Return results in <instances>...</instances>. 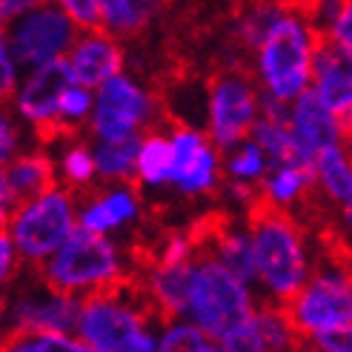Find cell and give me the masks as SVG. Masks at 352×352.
Here are the masks:
<instances>
[{
	"instance_id": "cell-1",
	"label": "cell",
	"mask_w": 352,
	"mask_h": 352,
	"mask_svg": "<svg viewBox=\"0 0 352 352\" xmlns=\"http://www.w3.org/2000/svg\"><path fill=\"white\" fill-rule=\"evenodd\" d=\"M321 49L324 38L309 9L284 6L270 38L250 55V75L267 100L292 107L298 98L312 92V75Z\"/></svg>"
},
{
	"instance_id": "cell-2",
	"label": "cell",
	"mask_w": 352,
	"mask_h": 352,
	"mask_svg": "<svg viewBox=\"0 0 352 352\" xmlns=\"http://www.w3.org/2000/svg\"><path fill=\"white\" fill-rule=\"evenodd\" d=\"M255 250V292L261 301L287 307L318 267V252L295 215L258 209L246 218Z\"/></svg>"
},
{
	"instance_id": "cell-3",
	"label": "cell",
	"mask_w": 352,
	"mask_h": 352,
	"mask_svg": "<svg viewBox=\"0 0 352 352\" xmlns=\"http://www.w3.org/2000/svg\"><path fill=\"white\" fill-rule=\"evenodd\" d=\"M34 275L52 289L72 295L78 301H89L95 295L135 280V263L120 241L78 230Z\"/></svg>"
},
{
	"instance_id": "cell-4",
	"label": "cell",
	"mask_w": 352,
	"mask_h": 352,
	"mask_svg": "<svg viewBox=\"0 0 352 352\" xmlns=\"http://www.w3.org/2000/svg\"><path fill=\"white\" fill-rule=\"evenodd\" d=\"M157 332L161 318L140 292L138 280H129L83 301L75 336L95 352H157Z\"/></svg>"
},
{
	"instance_id": "cell-5",
	"label": "cell",
	"mask_w": 352,
	"mask_h": 352,
	"mask_svg": "<svg viewBox=\"0 0 352 352\" xmlns=\"http://www.w3.org/2000/svg\"><path fill=\"white\" fill-rule=\"evenodd\" d=\"M261 307V298L250 280L235 275L230 267L206 250L189 270V304L186 318L198 324L206 336L221 341L232 327L246 321Z\"/></svg>"
},
{
	"instance_id": "cell-6",
	"label": "cell",
	"mask_w": 352,
	"mask_h": 352,
	"mask_svg": "<svg viewBox=\"0 0 352 352\" xmlns=\"http://www.w3.org/2000/svg\"><path fill=\"white\" fill-rule=\"evenodd\" d=\"M78 209H80V195L63 186H52L43 195L21 204L14 212H9L3 218V230L0 232L12 238L26 270L41 272L52 261V255L80 230Z\"/></svg>"
},
{
	"instance_id": "cell-7",
	"label": "cell",
	"mask_w": 352,
	"mask_h": 352,
	"mask_svg": "<svg viewBox=\"0 0 352 352\" xmlns=\"http://www.w3.org/2000/svg\"><path fill=\"white\" fill-rule=\"evenodd\" d=\"M164 103L149 83L135 72H123L95 92V115L86 129L92 144H118L138 140L157 129Z\"/></svg>"
},
{
	"instance_id": "cell-8",
	"label": "cell",
	"mask_w": 352,
	"mask_h": 352,
	"mask_svg": "<svg viewBox=\"0 0 352 352\" xmlns=\"http://www.w3.org/2000/svg\"><path fill=\"white\" fill-rule=\"evenodd\" d=\"M287 312L301 341H315L324 332L352 324V261L324 255Z\"/></svg>"
},
{
	"instance_id": "cell-9",
	"label": "cell",
	"mask_w": 352,
	"mask_h": 352,
	"mask_svg": "<svg viewBox=\"0 0 352 352\" xmlns=\"http://www.w3.org/2000/svg\"><path fill=\"white\" fill-rule=\"evenodd\" d=\"M263 112V95L250 72L223 69L206 80L204 89V132L221 152L250 140Z\"/></svg>"
},
{
	"instance_id": "cell-10",
	"label": "cell",
	"mask_w": 352,
	"mask_h": 352,
	"mask_svg": "<svg viewBox=\"0 0 352 352\" xmlns=\"http://www.w3.org/2000/svg\"><path fill=\"white\" fill-rule=\"evenodd\" d=\"M83 301L46 287L38 275L9 287L3 301L6 336H72Z\"/></svg>"
},
{
	"instance_id": "cell-11",
	"label": "cell",
	"mask_w": 352,
	"mask_h": 352,
	"mask_svg": "<svg viewBox=\"0 0 352 352\" xmlns=\"http://www.w3.org/2000/svg\"><path fill=\"white\" fill-rule=\"evenodd\" d=\"M172 146V189L181 198H209L223 189V152L212 144L201 123L175 120L166 126Z\"/></svg>"
},
{
	"instance_id": "cell-12",
	"label": "cell",
	"mask_w": 352,
	"mask_h": 352,
	"mask_svg": "<svg viewBox=\"0 0 352 352\" xmlns=\"http://www.w3.org/2000/svg\"><path fill=\"white\" fill-rule=\"evenodd\" d=\"M0 41L29 72V69L66 60L78 41V29L66 17L60 3H38L26 17L6 26Z\"/></svg>"
},
{
	"instance_id": "cell-13",
	"label": "cell",
	"mask_w": 352,
	"mask_h": 352,
	"mask_svg": "<svg viewBox=\"0 0 352 352\" xmlns=\"http://www.w3.org/2000/svg\"><path fill=\"white\" fill-rule=\"evenodd\" d=\"M72 83L75 80L69 75L66 60L29 69L21 86L9 98V112L29 129V135H38L43 144H49V140L60 138V126H58L60 98Z\"/></svg>"
},
{
	"instance_id": "cell-14",
	"label": "cell",
	"mask_w": 352,
	"mask_h": 352,
	"mask_svg": "<svg viewBox=\"0 0 352 352\" xmlns=\"http://www.w3.org/2000/svg\"><path fill=\"white\" fill-rule=\"evenodd\" d=\"M144 221V195L135 184H98L86 195H80L78 223L80 230L115 238L132 232Z\"/></svg>"
},
{
	"instance_id": "cell-15",
	"label": "cell",
	"mask_w": 352,
	"mask_h": 352,
	"mask_svg": "<svg viewBox=\"0 0 352 352\" xmlns=\"http://www.w3.org/2000/svg\"><path fill=\"white\" fill-rule=\"evenodd\" d=\"M69 75L78 86L98 92L100 86H107L118 75L129 72V55H126V43H120L112 38L109 32H86L78 34V41L66 58Z\"/></svg>"
},
{
	"instance_id": "cell-16",
	"label": "cell",
	"mask_w": 352,
	"mask_h": 352,
	"mask_svg": "<svg viewBox=\"0 0 352 352\" xmlns=\"http://www.w3.org/2000/svg\"><path fill=\"white\" fill-rule=\"evenodd\" d=\"M289 126L295 135L298 152H301L304 164H315L321 155L341 149L344 144V118L332 112L327 103L315 95L307 92L289 107Z\"/></svg>"
},
{
	"instance_id": "cell-17",
	"label": "cell",
	"mask_w": 352,
	"mask_h": 352,
	"mask_svg": "<svg viewBox=\"0 0 352 352\" xmlns=\"http://www.w3.org/2000/svg\"><path fill=\"white\" fill-rule=\"evenodd\" d=\"M58 186L55 161L46 146H32L0 169V215L14 212L21 204L32 201Z\"/></svg>"
},
{
	"instance_id": "cell-18",
	"label": "cell",
	"mask_w": 352,
	"mask_h": 352,
	"mask_svg": "<svg viewBox=\"0 0 352 352\" xmlns=\"http://www.w3.org/2000/svg\"><path fill=\"white\" fill-rule=\"evenodd\" d=\"M189 270L192 267H166V263L146 261L144 270L138 272V287L157 312L161 321L169 318H186L189 304Z\"/></svg>"
},
{
	"instance_id": "cell-19",
	"label": "cell",
	"mask_w": 352,
	"mask_h": 352,
	"mask_svg": "<svg viewBox=\"0 0 352 352\" xmlns=\"http://www.w3.org/2000/svg\"><path fill=\"white\" fill-rule=\"evenodd\" d=\"M52 161H55L58 186L86 195L98 186V161H95V144L86 135H63L46 144Z\"/></svg>"
},
{
	"instance_id": "cell-20",
	"label": "cell",
	"mask_w": 352,
	"mask_h": 352,
	"mask_svg": "<svg viewBox=\"0 0 352 352\" xmlns=\"http://www.w3.org/2000/svg\"><path fill=\"white\" fill-rule=\"evenodd\" d=\"M315 189V169L309 164H284V166H272L270 175L261 181V209L280 215H292L301 206L309 192Z\"/></svg>"
},
{
	"instance_id": "cell-21",
	"label": "cell",
	"mask_w": 352,
	"mask_h": 352,
	"mask_svg": "<svg viewBox=\"0 0 352 352\" xmlns=\"http://www.w3.org/2000/svg\"><path fill=\"white\" fill-rule=\"evenodd\" d=\"M312 92L341 118L352 115V58L324 46L312 75Z\"/></svg>"
},
{
	"instance_id": "cell-22",
	"label": "cell",
	"mask_w": 352,
	"mask_h": 352,
	"mask_svg": "<svg viewBox=\"0 0 352 352\" xmlns=\"http://www.w3.org/2000/svg\"><path fill=\"white\" fill-rule=\"evenodd\" d=\"M204 246L235 275L250 280V284L255 280V250H252L250 221H230V223L215 226V230L204 238Z\"/></svg>"
},
{
	"instance_id": "cell-23",
	"label": "cell",
	"mask_w": 352,
	"mask_h": 352,
	"mask_svg": "<svg viewBox=\"0 0 352 352\" xmlns=\"http://www.w3.org/2000/svg\"><path fill=\"white\" fill-rule=\"evenodd\" d=\"M252 140L267 152L272 166L301 161V152H298L295 135H292V126H289V107H284V103H275V100L263 98V112H261V120H258V126L252 132Z\"/></svg>"
},
{
	"instance_id": "cell-24",
	"label": "cell",
	"mask_w": 352,
	"mask_h": 352,
	"mask_svg": "<svg viewBox=\"0 0 352 352\" xmlns=\"http://www.w3.org/2000/svg\"><path fill=\"white\" fill-rule=\"evenodd\" d=\"M135 186L140 192H157L172 186V146L166 129H155L140 138Z\"/></svg>"
},
{
	"instance_id": "cell-25",
	"label": "cell",
	"mask_w": 352,
	"mask_h": 352,
	"mask_svg": "<svg viewBox=\"0 0 352 352\" xmlns=\"http://www.w3.org/2000/svg\"><path fill=\"white\" fill-rule=\"evenodd\" d=\"M161 14L155 0H103V32H109L120 43L140 38Z\"/></svg>"
},
{
	"instance_id": "cell-26",
	"label": "cell",
	"mask_w": 352,
	"mask_h": 352,
	"mask_svg": "<svg viewBox=\"0 0 352 352\" xmlns=\"http://www.w3.org/2000/svg\"><path fill=\"white\" fill-rule=\"evenodd\" d=\"M312 169H315V189L329 204L341 209L344 204L352 201V152L346 146L321 155L312 164Z\"/></svg>"
},
{
	"instance_id": "cell-27",
	"label": "cell",
	"mask_w": 352,
	"mask_h": 352,
	"mask_svg": "<svg viewBox=\"0 0 352 352\" xmlns=\"http://www.w3.org/2000/svg\"><path fill=\"white\" fill-rule=\"evenodd\" d=\"M315 26L321 29L324 46H332L352 58V0H324L309 6Z\"/></svg>"
},
{
	"instance_id": "cell-28",
	"label": "cell",
	"mask_w": 352,
	"mask_h": 352,
	"mask_svg": "<svg viewBox=\"0 0 352 352\" xmlns=\"http://www.w3.org/2000/svg\"><path fill=\"white\" fill-rule=\"evenodd\" d=\"M138 140H118V144H95L98 184H135L138 169Z\"/></svg>"
},
{
	"instance_id": "cell-29",
	"label": "cell",
	"mask_w": 352,
	"mask_h": 352,
	"mask_svg": "<svg viewBox=\"0 0 352 352\" xmlns=\"http://www.w3.org/2000/svg\"><path fill=\"white\" fill-rule=\"evenodd\" d=\"M272 164L267 152H263L255 140H243L235 149L223 152V178L230 184H246V186H261V181L270 175Z\"/></svg>"
},
{
	"instance_id": "cell-30",
	"label": "cell",
	"mask_w": 352,
	"mask_h": 352,
	"mask_svg": "<svg viewBox=\"0 0 352 352\" xmlns=\"http://www.w3.org/2000/svg\"><path fill=\"white\" fill-rule=\"evenodd\" d=\"M280 12H284V6L280 3H255V6H246L238 12L235 17V23H232V34H235V41L250 52H258L261 43L270 38V32L272 26L278 23V17Z\"/></svg>"
},
{
	"instance_id": "cell-31",
	"label": "cell",
	"mask_w": 352,
	"mask_h": 352,
	"mask_svg": "<svg viewBox=\"0 0 352 352\" xmlns=\"http://www.w3.org/2000/svg\"><path fill=\"white\" fill-rule=\"evenodd\" d=\"M157 352H221V344L189 318L161 321Z\"/></svg>"
},
{
	"instance_id": "cell-32",
	"label": "cell",
	"mask_w": 352,
	"mask_h": 352,
	"mask_svg": "<svg viewBox=\"0 0 352 352\" xmlns=\"http://www.w3.org/2000/svg\"><path fill=\"white\" fill-rule=\"evenodd\" d=\"M255 318H258L261 332H263V338H267L272 352H292L298 344H301V336H298L287 307L261 301V307L255 309Z\"/></svg>"
},
{
	"instance_id": "cell-33",
	"label": "cell",
	"mask_w": 352,
	"mask_h": 352,
	"mask_svg": "<svg viewBox=\"0 0 352 352\" xmlns=\"http://www.w3.org/2000/svg\"><path fill=\"white\" fill-rule=\"evenodd\" d=\"M95 115V92L86 86L72 83L60 98V112H58V126L63 135H83L89 129Z\"/></svg>"
},
{
	"instance_id": "cell-34",
	"label": "cell",
	"mask_w": 352,
	"mask_h": 352,
	"mask_svg": "<svg viewBox=\"0 0 352 352\" xmlns=\"http://www.w3.org/2000/svg\"><path fill=\"white\" fill-rule=\"evenodd\" d=\"M204 252V238L195 232H172L161 238L152 261L166 263V267H192L195 258Z\"/></svg>"
},
{
	"instance_id": "cell-35",
	"label": "cell",
	"mask_w": 352,
	"mask_h": 352,
	"mask_svg": "<svg viewBox=\"0 0 352 352\" xmlns=\"http://www.w3.org/2000/svg\"><path fill=\"white\" fill-rule=\"evenodd\" d=\"M218 344H221V352H272L267 338H263V332H261L255 312L246 321H241L238 327H232Z\"/></svg>"
},
{
	"instance_id": "cell-36",
	"label": "cell",
	"mask_w": 352,
	"mask_h": 352,
	"mask_svg": "<svg viewBox=\"0 0 352 352\" xmlns=\"http://www.w3.org/2000/svg\"><path fill=\"white\" fill-rule=\"evenodd\" d=\"M60 6L78 34L103 29V0H60Z\"/></svg>"
},
{
	"instance_id": "cell-37",
	"label": "cell",
	"mask_w": 352,
	"mask_h": 352,
	"mask_svg": "<svg viewBox=\"0 0 352 352\" xmlns=\"http://www.w3.org/2000/svg\"><path fill=\"white\" fill-rule=\"evenodd\" d=\"M26 132L29 129L12 112L0 115V166L12 164L17 155H23L29 149L26 146Z\"/></svg>"
},
{
	"instance_id": "cell-38",
	"label": "cell",
	"mask_w": 352,
	"mask_h": 352,
	"mask_svg": "<svg viewBox=\"0 0 352 352\" xmlns=\"http://www.w3.org/2000/svg\"><path fill=\"white\" fill-rule=\"evenodd\" d=\"M221 195H223L226 204L235 209V212H250V215H255L258 209H261V192H258V186L230 184V181H226L223 189H221Z\"/></svg>"
},
{
	"instance_id": "cell-39",
	"label": "cell",
	"mask_w": 352,
	"mask_h": 352,
	"mask_svg": "<svg viewBox=\"0 0 352 352\" xmlns=\"http://www.w3.org/2000/svg\"><path fill=\"white\" fill-rule=\"evenodd\" d=\"M23 270H26V263L21 252H17V246L12 243L6 232H0V280H3V287H14Z\"/></svg>"
},
{
	"instance_id": "cell-40",
	"label": "cell",
	"mask_w": 352,
	"mask_h": 352,
	"mask_svg": "<svg viewBox=\"0 0 352 352\" xmlns=\"http://www.w3.org/2000/svg\"><path fill=\"white\" fill-rule=\"evenodd\" d=\"M23 75H26V69L21 66V60H17L12 55V49L0 41V92L6 98H12V92L21 86Z\"/></svg>"
},
{
	"instance_id": "cell-41",
	"label": "cell",
	"mask_w": 352,
	"mask_h": 352,
	"mask_svg": "<svg viewBox=\"0 0 352 352\" xmlns=\"http://www.w3.org/2000/svg\"><path fill=\"white\" fill-rule=\"evenodd\" d=\"M321 352H352V324L346 327H338L332 332H324L312 341Z\"/></svg>"
},
{
	"instance_id": "cell-42",
	"label": "cell",
	"mask_w": 352,
	"mask_h": 352,
	"mask_svg": "<svg viewBox=\"0 0 352 352\" xmlns=\"http://www.w3.org/2000/svg\"><path fill=\"white\" fill-rule=\"evenodd\" d=\"M41 338L49 352H95L83 338H78L75 332L72 336H41Z\"/></svg>"
},
{
	"instance_id": "cell-43",
	"label": "cell",
	"mask_w": 352,
	"mask_h": 352,
	"mask_svg": "<svg viewBox=\"0 0 352 352\" xmlns=\"http://www.w3.org/2000/svg\"><path fill=\"white\" fill-rule=\"evenodd\" d=\"M34 6H38V0H3V3H0V23L6 29L21 21V17H26Z\"/></svg>"
},
{
	"instance_id": "cell-44",
	"label": "cell",
	"mask_w": 352,
	"mask_h": 352,
	"mask_svg": "<svg viewBox=\"0 0 352 352\" xmlns=\"http://www.w3.org/2000/svg\"><path fill=\"white\" fill-rule=\"evenodd\" d=\"M0 352H49L41 336H6Z\"/></svg>"
},
{
	"instance_id": "cell-45",
	"label": "cell",
	"mask_w": 352,
	"mask_h": 352,
	"mask_svg": "<svg viewBox=\"0 0 352 352\" xmlns=\"http://www.w3.org/2000/svg\"><path fill=\"white\" fill-rule=\"evenodd\" d=\"M338 226H341V235L352 243V201L338 209Z\"/></svg>"
},
{
	"instance_id": "cell-46",
	"label": "cell",
	"mask_w": 352,
	"mask_h": 352,
	"mask_svg": "<svg viewBox=\"0 0 352 352\" xmlns=\"http://www.w3.org/2000/svg\"><path fill=\"white\" fill-rule=\"evenodd\" d=\"M344 144H346V149L352 152V115L344 118Z\"/></svg>"
},
{
	"instance_id": "cell-47",
	"label": "cell",
	"mask_w": 352,
	"mask_h": 352,
	"mask_svg": "<svg viewBox=\"0 0 352 352\" xmlns=\"http://www.w3.org/2000/svg\"><path fill=\"white\" fill-rule=\"evenodd\" d=\"M292 352H321V349H318V346H315L312 341H301V344H298V346H295Z\"/></svg>"
}]
</instances>
